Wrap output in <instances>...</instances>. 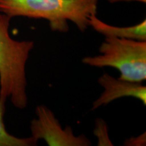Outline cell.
<instances>
[{
  "label": "cell",
  "instance_id": "277c9868",
  "mask_svg": "<svg viewBox=\"0 0 146 146\" xmlns=\"http://www.w3.org/2000/svg\"><path fill=\"white\" fill-rule=\"evenodd\" d=\"M36 118L31 123V136L43 139L49 146H90L91 141L85 135L76 136L71 127L63 129L54 112L46 106L36 107Z\"/></svg>",
  "mask_w": 146,
  "mask_h": 146
},
{
  "label": "cell",
  "instance_id": "9c48e42d",
  "mask_svg": "<svg viewBox=\"0 0 146 146\" xmlns=\"http://www.w3.org/2000/svg\"><path fill=\"white\" fill-rule=\"evenodd\" d=\"M146 137L145 133L140 135L138 137H133L126 139L123 145L128 146H143L146 145Z\"/></svg>",
  "mask_w": 146,
  "mask_h": 146
},
{
  "label": "cell",
  "instance_id": "8992f818",
  "mask_svg": "<svg viewBox=\"0 0 146 146\" xmlns=\"http://www.w3.org/2000/svg\"><path fill=\"white\" fill-rule=\"evenodd\" d=\"M89 27L103 35L105 37H117L146 41V21L134 26L120 27L112 26L104 23L97 17V14H93L89 19Z\"/></svg>",
  "mask_w": 146,
  "mask_h": 146
},
{
  "label": "cell",
  "instance_id": "5b68a950",
  "mask_svg": "<svg viewBox=\"0 0 146 146\" xmlns=\"http://www.w3.org/2000/svg\"><path fill=\"white\" fill-rule=\"evenodd\" d=\"M98 83L104 88L103 93L93 103L91 110L107 106L114 100L125 97H131L146 105V87L141 83L131 82L113 77L104 73L98 78Z\"/></svg>",
  "mask_w": 146,
  "mask_h": 146
},
{
  "label": "cell",
  "instance_id": "30bf717a",
  "mask_svg": "<svg viewBox=\"0 0 146 146\" xmlns=\"http://www.w3.org/2000/svg\"><path fill=\"white\" fill-rule=\"evenodd\" d=\"M108 1L111 3L120 2V1H139L141 3H146V0H108Z\"/></svg>",
  "mask_w": 146,
  "mask_h": 146
},
{
  "label": "cell",
  "instance_id": "ba28073f",
  "mask_svg": "<svg viewBox=\"0 0 146 146\" xmlns=\"http://www.w3.org/2000/svg\"><path fill=\"white\" fill-rule=\"evenodd\" d=\"M94 135L98 137V145H113L108 137L106 123L100 118L96 120Z\"/></svg>",
  "mask_w": 146,
  "mask_h": 146
},
{
  "label": "cell",
  "instance_id": "6da1fadb",
  "mask_svg": "<svg viewBox=\"0 0 146 146\" xmlns=\"http://www.w3.org/2000/svg\"><path fill=\"white\" fill-rule=\"evenodd\" d=\"M99 0H0V12L10 18L22 16L49 22L52 31H68V21L85 32L97 14Z\"/></svg>",
  "mask_w": 146,
  "mask_h": 146
},
{
  "label": "cell",
  "instance_id": "7a4b0ae2",
  "mask_svg": "<svg viewBox=\"0 0 146 146\" xmlns=\"http://www.w3.org/2000/svg\"><path fill=\"white\" fill-rule=\"evenodd\" d=\"M11 19L0 12V98H10L14 106L25 109L28 104L26 64L35 43L11 37Z\"/></svg>",
  "mask_w": 146,
  "mask_h": 146
},
{
  "label": "cell",
  "instance_id": "52a82bcc",
  "mask_svg": "<svg viewBox=\"0 0 146 146\" xmlns=\"http://www.w3.org/2000/svg\"><path fill=\"white\" fill-rule=\"evenodd\" d=\"M5 100L0 98V146H35L37 140L33 137H17L7 131L3 121L5 111Z\"/></svg>",
  "mask_w": 146,
  "mask_h": 146
},
{
  "label": "cell",
  "instance_id": "3957f363",
  "mask_svg": "<svg viewBox=\"0 0 146 146\" xmlns=\"http://www.w3.org/2000/svg\"><path fill=\"white\" fill-rule=\"evenodd\" d=\"M100 54L87 56L82 62L96 68L117 69L120 79L142 83L146 79V41L105 37Z\"/></svg>",
  "mask_w": 146,
  "mask_h": 146
}]
</instances>
